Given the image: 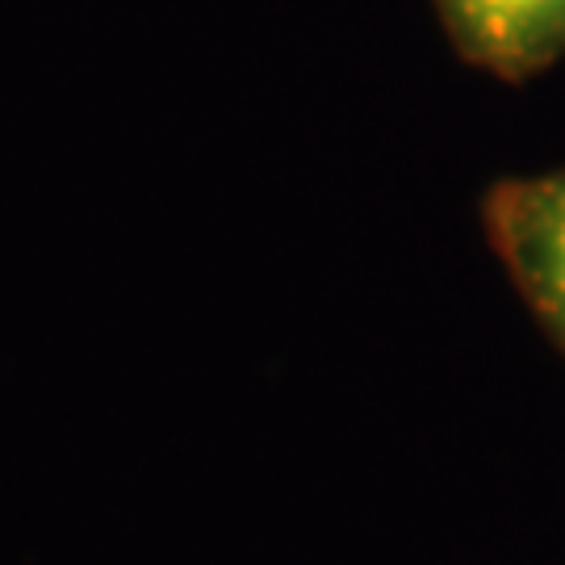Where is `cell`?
I'll return each instance as SVG.
<instances>
[{"label":"cell","instance_id":"cell-1","mask_svg":"<svg viewBox=\"0 0 565 565\" xmlns=\"http://www.w3.org/2000/svg\"><path fill=\"white\" fill-rule=\"evenodd\" d=\"M482 226L532 319L565 356V163L494 184L482 198Z\"/></svg>","mask_w":565,"mask_h":565},{"label":"cell","instance_id":"cell-2","mask_svg":"<svg viewBox=\"0 0 565 565\" xmlns=\"http://www.w3.org/2000/svg\"><path fill=\"white\" fill-rule=\"evenodd\" d=\"M452 46L499 81H527L565 55V0H440Z\"/></svg>","mask_w":565,"mask_h":565}]
</instances>
